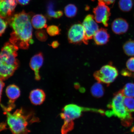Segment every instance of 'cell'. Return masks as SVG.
I'll list each match as a JSON object with an SVG mask.
<instances>
[{
    "label": "cell",
    "mask_w": 134,
    "mask_h": 134,
    "mask_svg": "<svg viewBox=\"0 0 134 134\" xmlns=\"http://www.w3.org/2000/svg\"><path fill=\"white\" fill-rule=\"evenodd\" d=\"M14 10L6 0H0V17L7 20L13 15Z\"/></svg>",
    "instance_id": "cell-15"
},
{
    "label": "cell",
    "mask_w": 134,
    "mask_h": 134,
    "mask_svg": "<svg viewBox=\"0 0 134 134\" xmlns=\"http://www.w3.org/2000/svg\"><path fill=\"white\" fill-rule=\"evenodd\" d=\"M131 131L132 132H134V127H133V128H132V129L131 130Z\"/></svg>",
    "instance_id": "cell-34"
},
{
    "label": "cell",
    "mask_w": 134,
    "mask_h": 134,
    "mask_svg": "<svg viewBox=\"0 0 134 134\" xmlns=\"http://www.w3.org/2000/svg\"><path fill=\"white\" fill-rule=\"evenodd\" d=\"M6 122H3L0 123V132L4 130L7 129Z\"/></svg>",
    "instance_id": "cell-31"
},
{
    "label": "cell",
    "mask_w": 134,
    "mask_h": 134,
    "mask_svg": "<svg viewBox=\"0 0 134 134\" xmlns=\"http://www.w3.org/2000/svg\"><path fill=\"white\" fill-rule=\"evenodd\" d=\"M93 15L89 14L84 19L82 25L84 28L85 34V40L88 43L89 40L93 38L95 33L99 30V26Z\"/></svg>",
    "instance_id": "cell-9"
},
{
    "label": "cell",
    "mask_w": 134,
    "mask_h": 134,
    "mask_svg": "<svg viewBox=\"0 0 134 134\" xmlns=\"http://www.w3.org/2000/svg\"><path fill=\"white\" fill-rule=\"evenodd\" d=\"M60 30L58 26L51 25L47 27V32L50 36H53L59 35Z\"/></svg>",
    "instance_id": "cell-24"
},
{
    "label": "cell",
    "mask_w": 134,
    "mask_h": 134,
    "mask_svg": "<svg viewBox=\"0 0 134 134\" xmlns=\"http://www.w3.org/2000/svg\"><path fill=\"white\" fill-rule=\"evenodd\" d=\"M127 69L132 72H134V57L129 59L126 63Z\"/></svg>",
    "instance_id": "cell-27"
},
{
    "label": "cell",
    "mask_w": 134,
    "mask_h": 134,
    "mask_svg": "<svg viewBox=\"0 0 134 134\" xmlns=\"http://www.w3.org/2000/svg\"><path fill=\"white\" fill-rule=\"evenodd\" d=\"M59 45V43L58 41H53L50 46L53 48H56L58 47Z\"/></svg>",
    "instance_id": "cell-33"
},
{
    "label": "cell",
    "mask_w": 134,
    "mask_h": 134,
    "mask_svg": "<svg viewBox=\"0 0 134 134\" xmlns=\"http://www.w3.org/2000/svg\"><path fill=\"white\" fill-rule=\"evenodd\" d=\"M89 111L96 112L102 114H104L105 113L103 110L83 108L74 104L66 105L60 114L61 118L64 121L61 129L62 133H67L72 130L74 125L73 120L81 116L83 112Z\"/></svg>",
    "instance_id": "cell-5"
},
{
    "label": "cell",
    "mask_w": 134,
    "mask_h": 134,
    "mask_svg": "<svg viewBox=\"0 0 134 134\" xmlns=\"http://www.w3.org/2000/svg\"><path fill=\"white\" fill-rule=\"evenodd\" d=\"M93 12L97 23H102L105 26H108L110 12V8L107 5L103 2H98V5L93 8Z\"/></svg>",
    "instance_id": "cell-8"
},
{
    "label": "cell",
    "mask_w": 134,
    "mask_h": 134,
    "mask_svg": "<svg viewBox=\"0 0 134 134\" xmlns=\"http://www.w3.org/2000/svg\"><path fill=\"white\" fill-rule=\"evenodd\" d=\"M121 74L125 76H132V73L129 71L127 70H123L121 72Z\"/></svg>",
    "instance_id": "cell-32"
},
{
    "label": "cell",
    "mask_w": 134,
    "mask_h": 134,
    "mask_svg": "<svg viewBox=\"0 0 134 134\" xmlns=\"http://www.w3.org/2000/svg\"><path fill=\"white\" fill-rule=\"evenodd\" d=\"M47 13L49 18H58L61 17L63 15V12L61 10L55 11L54 9L53 4L50 2L48 4Z\"/></svg>",
    "instance_id": "cell-18"
},
{
    "label": "cell",
    "mask_w": 134,
    "mask_h": 134,
    "mask_svg": "<svg viewBox=\"0 0 134 134\" xmlns=\"http://www.w3.org/2000/svg\"><path fill=\"white\" fill-rule=\"evenodd\" d=\"M31 22L33 27L36 29H42L47 27L46 18L42 14L33 16L31 18Z\"/></svg>",
    "instance_id": "cell-16"
},
{
    "label": "cell",
    "mask_w": 134,
    "mask_h": 134,
    "mask_svg": "<svg viewBox=\"0 0 134 134\" xmlns=\"http://www.w3.org/2000/svg\"><path fill=\"white\" fill-rule=\"evenodd\" d=\"M33 15L32 13H27L23 10L7 20L13 30L10 42L21 49H28L30 45L34 43L31 22Z\"/></svg>",
    "instance_id": "cell-1"
},
{
    "label": "cell",
    "mask_w": 134,
    "mask_h": 134,
    "mask_svg": "<svg viewBox=\"0 0 134 134\" xmlns=\"http://www.w3.org/2000/svg\"><path fill=\"white\" fill-rule=\"evenodd\" d=\"M35 35L39 41L42 42L46 41L48 38L47 34L44 30L39 29L36 31Z\"/></svg>",
    "instance_id": "cell-25"
},
{
    "label": "cell",
    "mask_w": 134,
    "mask_h": 134,
    "mask_svg": "<svg viewBox=\"0 0 134 134\" xmlns=\"http://www.w3.org/2000/svg\"><path fill=\"white\" fill-rule=\"evenodd\" d=\"M91 1H95V0H91Z\"/></svg>",
    "instance_id": "cell-35"
},
{
    "label": "cell",
    "mask_w": 134,
    "mask_h": 134,
    "mask_svg": "<svg viewBox=\"0 0 134 134\" xmlns=\"http://www.w3.org/2000/svg\"><path fill=\"white\" fill-rule=\"evenodd\" d=\"M129 28V24L127 21L121 18L115 19L111 24L112 31L117 35H120L126 33Z\"/></svg>",
    "instance_id": "cell-12"
},
{
    "label": "cell",
    "mask_w": 134,
    "mask_h": 134,
    "mask_svg": "<svg viewBox=\"0 0 134 134\" xmlns=\"http://www.w3.org/2000/svg\"><path fill=\"white\" fill-rule=\"evenodd\" d=\"M123 49L125 54L129 56H134V41L129 40L124 43Z\"/></svg>",
    "instance_id": "cell-22"
},
{
    "label": "cell",
    "mask_w": 134,
    "mask_h": 134,
    "mask_svg": "<svg viewBox=\"0 0 134 134\" xmlns=\"http://www.w3.org/2000/svg\"><path fill=\"white\" fill-rule=\"evenodd\" d=\"M118 4L120 9L124 12H128L133 8L132 0H120Z\"/></svg>",
    "instance_id": "cell-20"
},
{
    "label": "cell",
    "mask_w": 134,
    "mask_h": 134,
    "mask_svg": "<svg viewBox=\"0 0 134 134\" xmlns=\"http://www.w3.org/2000/svg\"><path fill=\"white\" fill-rule=\"evenodd\" d=\"M18 4L21 5H26L29 4L31 0H17Z\"/></svg>",
    "instance_id": "cell-30"
},
{
    "label": "cell",
    "mask_w": 134,
    "mask_h": 134,
    "mask_svg": "<svg viewBox=\"0 0 134 134\" xmlns=\"http://www.w3.org/2000/svg\"><path fill=\"white\" fill-rule=\"evenodd\" d=\"M5 84L3 80L0 79V103L1 100L2 94L3 90V89L4 87Z\"/></svg>",
    "instance_id": "cell-29"
},
{
    "label": "cell",
    "mask_w": 134,
    "mask_h": 134,
    "mask_svg": "<svg viewBox=\"0 0 134 134\" xmlns=\"http://www.w3.org/2000/svg\"><path fill=\"white\" fill-rule=\"evenodd\" d=\"M4 114L6 115L10 130L13 134H27L30 132L27 128L30 123L39 121V119L31 113H27L23 108L18 109L13 113L7 109L6 107L1 104Z\"/></svg>",
    "instance_id": "cell-2"
},
{
    "label": "cell",
    "mask_w": 134,
    "mask_h": 134,
    "mask_svg": "<svg viewBox=\"0 0 134 134\" xmlns=\"http://www.w3.org/2000/svg\"><path fill=\"white\" fill-rule=\"evenodd\" d=\"M68 39L69 43L74 44H79L83 43L87 44L85 40L84 28L82 24L76 23L72 25L68 31Z\"/></svg>",
    "instance_id": "cell-7"
},
{
    "label": "cell",
    "mask_w": 134,
    "mask_h": 134,
    "mask_svg": "<svg viewBox=\"0 0 134 134\" xmlns=\"http://www.w3.org/2000/svg\"><path fill=\"white\" fill-rule=\"evenodd\" d=\"M124 102L125 108L130 113L134 112V98L125 97Z\"/></svg>",
    "instance_id": "cell-23"
},
{
    "label": "cell",
    "mask_w": 134,
    "mask_h": 134,
    "mask_svg": "<svg viewBox=\"0 0 134 134\" xmlns=\"http://www.w3.org/2000/svg\"><path fill=\"white\" fill-rule=\"evenodd\" d=\"M122 94L125 97H134V84L128 83L126 85L123 89L121 90Z\"/></svg>",
    "instance_id": "cell-19"
},
{
    "label": "cell",
    "mask_w": 134,
    "mask_h": 134,
    "mask_svg": "<svg viewBox=\"0 0 134 134\" xmlns=\"http://www.w3.org/2000/svg\"><path fill=\"white\" fill-rule=\"evenodd\" d=\"M17 47L10 41L5 43L0 52V79L4 81L13 76L19 66Z\"/></svg>",
    "instance_id": "cell-3"
},
{
    "label": "cell",
    "mask_w": 134,
    "mask_h": 134,
    "mask_svg": "<svg viewBox=\"0 0 134 134\" xmlns=\"http://www.w3.org/2000/svg\"><path fill=\"white\" fill-rule=\"evenodd\" d=\"M125 97L120 90L115 93L111 103L108 105L109 110L104 114L108 117H118L121 120L122 125L129 127L132 125L133 119L131 113L125 108L124 102Z\"/></svg>",
    "instance_id": "cell-4"
},
{
    "label": "cell",
    "mask_w": 134,
    "mask_h": 134,
    "mask_svg": "<svg viewBox=\"0 0 134 134\" xmlns=\"http://www.w3.org/2000/svg\"><path fill=\"white\" fill-rule=\"evenodd\" d=\"M6 93L9 99L8 103V106L6 107V108L8 111H11L15 107V102L20 96V90L15 85H10L6 88Z\"/></svg>",
    "instance_id": "cell-10"
},
{
    "label": "cell",
    "mask_w": 134,
    "mask_h": 134,
    "mask_svg": "<svg viewBox=\"0 0 134 134\" xmlns=\"http://www.w3.org/2000/svg\"><path fill=\"white\" fill-rule=\"evenodd\" d=\"M77 8L75 5L69 4L67 5L64 8V13L68 18L74 17L77 13Z\"/></svg>",
    "instance_id": "cell-21"
},
{
    "label": "cell",
    "mask_w": 134,
    "mask_h": 134,
    "mask_svg": "<svg viewBox=\"0 0 134 134\" xmlns=\"http://www.w3.org/2000/svg\"><path fill=\"white\" fill-rule=\"evenodd\" d=\"M44 58L41 53H39L34 56L31 59L30 66L31 69L34 72L35 79L37 81L41 79L39 70L42 66Z\"/></svg>",
    "instance_id": "cell-11"
},
{
    "label": "cell",
    "mask_w": 134,
    "mask_h": 134,
    "mask_svg": "<svg viewBox=\"0 0 134 134\" xmlns=\"http://www.w3.org/2000/svg\"><path fill=\"white\" fill-rule=\"evenodd\" d=\"M8 22L0 17V36H2L7 27Z\"/></svg>",
    "instance_id": "cell-26"
},
{
    "label": "cell",
    "mask_w": 134,
    "mask_h": 134,
    "mask_svg": "<svg viewBox=\"0 0 134 134\" xmlns=\"http://www.w3.org/2000/svg\"><path fill=\"white\" fill-rule=\"evenodd\" d=\"M115 0H98V2H102L107 5H113Z\"/></svg>",
    "instance_id": "cell-28"
},
{
    "label": "cell",
    "mask_w": 134,
    "mask_h": 134,
    "mask_svg": "<svg viewBox=\"0 0 134 134\" xmlns=\"http://www.w3.org/2000/svg\"><path fill=\"white\" fill-rule=\"evenodd\" d=\"M46 98V94L43 90L36 89L30 92L29 99L31 103L35 105L42 104Z\"/></svg>",
    "instance_id": "cell-13"
},
{
    "label": "cell",
    "mask_w": 134,
    "mask_h": 134,
    "mask_svg": "<svg viewBox=\"0 0 134 134\" xmlns=\"http://www.w3.org/2000/svg\"><path fill=\"white\" fill-rule=\"evenodd\" d=\"M91 91L93 96L100 98L103 96L104 94V90L101 83L98 82L92 86Z\"/></svg>",
    "instance_id": "cell-17"
},
{
    "label": "cell",
    "mask_w": 134,
    "mask_h": 134,
    "mask_svg": "<svg viewBox=\"0 0 134 134\" xmlns=\"http://www.w3.org/2000/svg\"><path fill=\"white\" fill-rule=\"evenodd\" d=\"M93 38L96 44L102 46L106 44L109 41L110 35L106 29L101 28L95 33Z\"/></svg>",
    "instance_id": "cell-14"
},
{
    "label": "cell",
    "mask_w": 134,
    "mask_h": 134,
    "mask_svg": "<svg viewBox=\"0 0 134 134\" xmlns=\"http://www.w3.org/2000/svg\"><path fill=\"white\" fill-rule=\"evenodd\" d=\"M118 75L116 68L112 65H107L95 72L94 76L98 82L109 85L114 81Z\"/></svg>",
    "instance_id": "cell-6"
}]
</instances>
